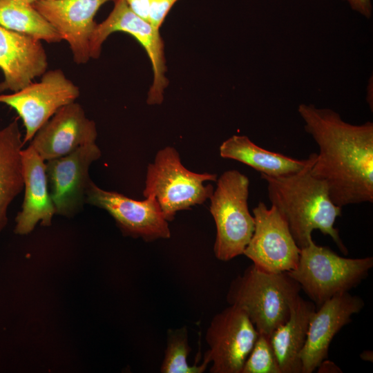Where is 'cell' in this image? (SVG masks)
I'll use <instances>...</instances> for the list:
<instances>
[{
	"label": "cell",
	"instance_id": "obj_29",
	"mask_svg": "<svg viewBox=\"0 0 373 373\" xmlns=\"http://www.w3.org/2000/svg\"><path fill=\"white\" fill-rule=\"evenodd\" d=\"M21 1H23L25 2H27L28 3H34L35 2L37 1H39V0H21Z\"/></svg>",
	"mask_w": 373,
	"mask_h": 373
},
{
	"label": "cell",
	"instance_id": "obj_2",
	"mask_svg": "<svg viewBox=\"0 0 373 373\" xmlns=\"http://www.w3.org/2000/svg\"><path fill=\"white\" fill-rule=\"evenodd\" d=\"M312 166L288 176L260 175L267 183L271 205L285 218L300 249L313 240L312 233L318 229L329 236L339 250L347 255V249L338 229L334 227L336 218L342 215V207L332 201L326 184L312 175Z\"/></svg>",
	"mask_w": 373,
	"mask_h": 373
},
{
	"label": "cell",
	"instance_id": "obj_24",
	"mask_svg": "<svg viewBox=\"0 0 373 373\" xmlns=\"http://www.w3.org/2000/svg\"><path fill=\"white\" fill-rule=\"evenodd\" d=\"M178 0H150L148 21L160 30L166 15Z\"/></svg>",
	"mask_w": 373,
	"mask_h": 373
},
{
	"label": "cell",
	"instance_id": "obj_19",
	"mask_svg": "<svg viewBox=\"0 0 373 373\" xmlns=\"http://www.w3.org/2000/svg\"><path fill=\"white\" fill-rule=\"evenodd\" d=\"M316 307L299 296L291 308L289 318L269 336L281 373H302L300 353L305 345L309 323Z\"/></svg>",
	"mask_w": 373,
	"mask_h": 373
},
{
	"label": "cell",
	"instance_id": "obj_20",
	"mask_svg": "<svg viewBox=\"0 0 373 373\" xmlns=\"http://www.w3.org/2000/svg\"><path fill=\"white\" fill-rule=\"evenodd\" d=\"M23 145L17 119L0 129V233L8 222L9 205L23 189Z\"/></svg>",
	"mask_w": 373,
	"mask_h": 373
},
{
	"label": "cell",
	"instance_id": "obj_1",
	"mask_svg": "<svg viewBox=\"0 0 373 373\" xmlns=\"http://www.w3.org/2000/svg\"><path fill=\"white\" fill-rule=\"evenodd\" d=\"M305 129L318 146L311 173L336 205L373 202V124L345 122L332 109L301 104Z\"/></svg>",
	"mask_w": 373,
	"mask_h": 373
},
{
	"label": "cell",
	"instance_id": "obj_4",
	"mask_svg": "<svg viewBox=\"0 0 373 373\" xmlns=\"http://www.w3.org/2000/svg\"><path fill=\"white\" fill-rule=\"evenodd\" d=\"M373 267V258H350L340 256L328 247L312 240L300 249L295 269L287 271L316 307L335 295L357 287Z\"/></svg>",
	"mask_w": 373,
	"mask_h": 373
},
{
	"label": "cell",
	"instance_id": "obj_11",
	"mask_svg": "<svg viewBox=\"0 0 373 373\" xmlns=\"http://www.w3.org/2000/svg\"><path fill=\"white\" fill-rule=\"evenodd\" d=\"M86 203L106 211L125 236L140 238L146 242L171 237L169 222L152 196L136 200L116 191L102 189L91 181Z\"/></svg>",
	"mask_w": 373,
	"mask_h": 373
},
{
	"label": "cell",
	"instance_id": "obj_25",
	"mask_svg": "<svg viewBox=\"0 0 373 373\" xmlns=\"http://www.w3.org/2000/svg\"><path fill=\"white\" fill-rule=\"evenodd\" d=\"M130 9L148 21L150 0H124Z\"/></svg>",
	"mask_w": 373,
	"mask_h": 373
},
{
	"label": "cell",
	"instance_id": "obj_15",
	"mask_svg": "<svg viewBox=\"0 0 373 373\" xmlns=\"http://www.w3.org/2000/svg\"><path fill=\"white\" fill-rule=\"evenodd\" d=\"M364 306L361 297L347 291L334 296L316 309L300 353L302 373L313 372L323 361L327 359L329 347L334 336Z\"/></svg>",
	"mask_w": 373,
	"mask_h": 373
},
{
	"label": "cell",
	"instance_id": "obj_23",
	"mask_svg": "<svg viewBox=\"0 0 373 373\" xmlns=\"http://www.w3.org/2000/svg\"><path fill=\"white\" fill-rule=\"evenodd\" d=\"M241 373H281L269 336L258 334Z\"/></svg>",
	"mask_w": 373,
	"mask_h": 373
},
{
	"label": "cell",
	"instance_id": "obj_22",
	"mask_svg": "<svg viewBox=\"0 0 373 373\" xmlns=\"http://www.w3.org/2000/svg\"><path fill=\"white\" fill-rule=\"evenodd\" d=\"M191 352L188 343V332L186 327L169 329L167 333V344L161 365L162 373H202L208 363L203 361L200 365L196 363L190 366L187 357Z\"/></svg>",
	"mask_w": 373,
	"mask_h": 373
},
{
	"label": "cell",
	"instance_id": "obj_18",
	"mask_svg": "<svg viewBox=\"0 0 373 373\" xmlns=\"http://www.w3.org/2000/svg\"><path fill=\"white\" fill-rule=\"evenodd\" d=\"M220 155L251 166L271 177L295 174L314 164L317 153L298 160L280 153L267 151L254 144L247 136L234 135L224 141L219 148Z\"/></svg>",
	"mask_w": 373,
	"mask_h": 373
},
{
	"label": "cell",
	"instance_id": "obj_16",
	"mask_svg": "<svg viewBox=\"0 0 373 373\" xmlns=\"http://www.w3.org/2000/svg\"><path fill=\"white\" fill-rule=\"evenodd\" d=\"M48 58L41 41L0 26V92H17L42 75Z\"/></svg>",
	"mask_w": 373,
	"mask_h": 373
},
{
	"label": "cell",
	"instance_id": "obj_5",
	"mask_svg": "<svg viewBox=\"0 0 373 373\" xmlns=\"http://www.w3.org/2000/svg\"><path fill=\"white\" fill-rule=\"evenodd\" d=\"M217 175L194 173L181 162L179 153L172 146L158 151L153 162L147 166L144 198L153 197L159 204L165 219L172 221L177 212L201 204L210 198L213 192L211 184Z\"/></svg>",
	"mask_w": 373,
	"mask_h": 373
},
{
	"label": "cell",
	"instance_id": "obj_9",
	"mask_svg": "<svg viewBox=\"0 0 373 373\" xmlns=\"http://www.w3.org/2000/svg\"><path fill=\"white\" fill-rule=\"evenodd\" d=\"M246 313L229 305L216 314L207 330L209 350L204 361L211 363V373H241L244 363L258 338Z\"/></svg>",
	"mask_w": 373,
	"mask_h": 373
},
{
	"label": "cell",
	"instance_id": "obj_28",
	"mask_svg": "<svg viewBox=\"0 0 373 373\" xmlns=\"http://www.w3.org/2000/svg\"><path fill=\"white\" fill-rule=\"evenodd\" d=\"M360 356L364 361L372 362L373 354H372V352L370 351V350H365V351H363L361 354Z\"/></svg>",
	"mask_w": 373,
	"mask_h": 373
},
{
	"label": "cell",
	"instance_id": "obj_10",
	"mask_svg": "<svg viewBox=\"0 0 373 373\" xmlns=\"http://www.w3.org/2000/svg\"><path fill=\"white\" fill-rule=\"evenodd\" d=\"M253 216L254 231L243 254L266 271L279 273L295 269L300 249L278 210L259 202L253 209Z\"/></svg>",
	"mask_w": 373,
	"mask_h": 373
},
{
	"label": "cell",
	"instance_id": "obj_3",
	"mask_svg": "<svg viewBox=\"0 0 373 373\" xmlns=\"http://www.w3.org/2000/svg\"><path fill=\"white\" fill-rule=\"evenodd\" d=\"M300 291L287 271L269 272L252 264L231 282L226 300L246 313L258 334L269 337L287 321Z\"/></svg>",
	"mask_w": 373,
	"mask_h": 373
},
{
	"label": "cell",
	"instance_id": "obj_6",
	"mask_svg": "<svg viewBox=\"0 0 373 373\" xmlns=\"http://www.w3.org/2000/svg\"><path fill=\"white\" fill-rule=\"evenodd\" d=\"M216 182L209 198L216 227L213 252L218 260L228 261L243 254L254 231L248 207L249 180L233 169L224 171Z\"/></svg>",
	"mask_w": 373,
	"mask_h": 373
},
{
	"label": "cell",
	"instance_id": "obj_26",
	"mask_svg": "<svg viewBox=\"0 0 373 373\" xmlns=\"http://www.w3.org/2000/svg\"><path fill=\"white\" fill-rule=\"evenodd\" d=\"M357 12L369 19L372 13V0H344Z\"/></svg>",
	"mask_w": 373,
	"mask_h": 373
},
{
	"label": "cell",
	"instance_id": "obj_27",
	"mask_svg": "<svg viewBox=\"0 0 373 373\" xmlns=\"http://www.w3.org/2000/svg\"><path fill=\"white\" fill-rule=\"evenodd\" d=\"M317 368L318 372L321 373L342 372L341 369L335 363L327 359L323 361Z\"/></svg>",
	"mask_w": 373,
	"mask_h": 373
},
{
	"label": "cell",
	"instance_id": "obj_13",
	"mask_svg": "<svg viewBox=\"0 0 373 373\" xmlns=\"http://www.w3.org/2000/svg\"><path fill=\"white\" fill-rule=\"evenodd\" d=\"M97 131L82 106L75 102L59 108L35 134L30 145L45 161L65 156L95 143Z\"/></svg>",
	"mask_w": 373,
	"mask_h": 373
},
{
	"label": "cell",
	"instance_id": "obj_7",
	"mask_svg": "<svg viewBox=\"0 0 373 373\" xmlns=\"http://www.w3.org/2000/svg\"><path fill=\"white\" fill-rule=\"evenodd\" d=\"M114 6L108 17L97 26L90 43V59H97L102 46L108 37L115 32H123L133 37L145 50L152 66L153 83L148 91L146 102L160 104L168 85L164 44L160 33L147 20L139 17L124 0H113Z\"/></svg>",
	"mask_w": 373,
	"mask_h": 373
},
{
	"label": "cell",
	"instance_id": "obj_17",
	"mask_svg": "<svg viewBox=\"0 0 373 373\" xmlns=\"http://www.w3.org/2000/svg\"><path fill=\"white\" fill-rule=\"evenodd\" d=\"M21 161L25 193L14 232L27 235L39 222L50 226L56 210L50 194L45 161L30 144L22 149Z\"/></svg>",
	"mask_w": 373,
	"mask_h": 373
},
{
	"label": "cell",
	"instance_id": "obj_21",
	"mask_svg": "<svg viewBox=\"0 0 373 373\" xmlns=\"http://www.w3.org/2000/svg\"><path fill=\"white\" fill-rule=\"evenodd\" d=\"M0 26L48 43L62 40L54 27L32 4L21 0H0Z\"/></svg>",
	"mask_w": 373,
	"mask_h": 373
},
{
	"label": "cell",
	"instance_id": "obj_12",
	"mask_svg": "<svg viewBox=\"0 0 373 373\" xmlns=\"http://www.w3.org/2000/svg\"><path fill=\"white\" fill-rule=\"evenodd\" d=\"M101 155L99 146L92 143L65 156L46 161L49 191L56 214L71 218L81 211L92 181L89 168Z\"/></svg>",
	"mask_w": 373,
	"mask_h": 373
},
{
	"label": "cell",
	"instance_id": "obj_14",
	"mask_svg": "<svg viewBox=\"0 0 373 373\" xmlns=\"http://www.w3.org/2000/svg\"><path fill=\"white\" fill-rule=\"evenodd\" d=\"M113 0H39L32 6L54 27L71 50L77 64L90 59V43L99 8Z\"/></svg>",
	"mask_w": 373,
	"mask_h": 373
},
{
	"label": "cell",
	"instance_id": "obj_8",
	"mask_svg": "<svg viewBox=\"0 0 373 373\" xmlns=\"http://www.w3.org/2000/svg\"><path fill=\"white\" fill-rule=\"evenodd\" d=\"M79 88L60 69L46 71L39 82H32L11 94L0 95V103L15 109L25 127L23 143L62 106L75 102Z\"/></svg>",
	"mask_w": 373,
	"mask_h": 373
}]
</instances>
